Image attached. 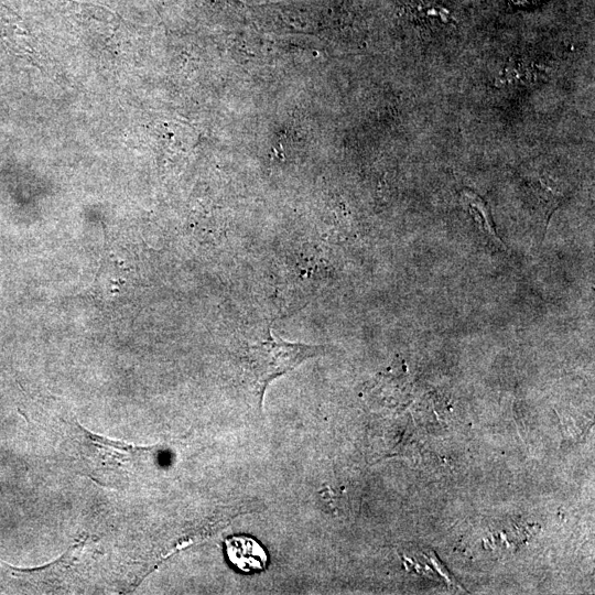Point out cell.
<instances>
[{
    "label": "cell",
    "instance_id": "obj_3",
    "mask_svg": "<svg viewBox=\"0 0 595 595\" xmlns=\"http://www.w3.org/2000/svg\"><path fill=\"white\" fill-rule=\"evenodd\" d=\"M225 551L231 564L245 573L262 572L268 564L264 547L256 539L247 536H233L225 540Z\"/></svg>",
    "mask_w": 595,
    "mask_h": 595
},
{
    "label": "cell",
    "instance_id": "obj_5",
    "mask_svg": "<svg viewBox=\"0 0 595 595\" xmlns=\"http://www.w3.org/2000/svg\"><path fill=\"white\" fill-rule=\"evenodd\" d=\"M84 547L85 543L72 546L66 554L62 555L58 560L51 562L48 566L32 569H18L10 566L9 568L20 572L34 573V575L41 573V577L48 581L49 586L54 581H59L63 577H66L67 572L74 566Z\"/></svg>",
    "mask_w": 595,
    "mask_h": 595
},
{
    "label": "cell",
    "instance_id": "obj_2",
    "mask_svg": "<svg viewBox=\"0 0 595 595\" xmlns=\"http://www.w3.org/2000/svg\"><path fill=\"white\" fill-rule=\"evenodd\" d=\"M70 438L85 469L101 481L123 480L139 473L158 450L96 435L78 421L72 423Z\"/></svg>",
    "mask_w": 595,
    "mask_h": 595
},
{
    "label": "cell",
    "instance_id": "obj_4",
    "mask_svg": "<svg viewBox=\"0 0 595 595\" xmlns=\"http://www.w3.org/2000/svg\"><path fill=\"white\" fill-rule=\"evenodd\" d=\"M461 201L465 208L469 209L476 223H478L480 229L488 234L493 241L499 245H504L497 235L495 225L493 223L492 214L488 207V204L469 189H465L461 193Z\"/></svg>",
    "mask_w": 595,
    "mask_h": 595
},
{
    "label": "cell",
    "instance_id": "obj_1",
    "mask_svg": "<svg viewBox=\"0 0 595 595\" xmlns=\"http://www.w3.org/2000/svg\"><path fill=\"white\" fill-rule=\"evenodd\" d=\"M327 352V345L275 338L272 329H268L263 340L247 344L242 351L241 361L247 381L258 399V407L263 409L267 388L276 378L294 371L313 357L326 355Z\"/></svg>",
    "mask_w": 595,
    "mask_h": 595
}]
</instances>
